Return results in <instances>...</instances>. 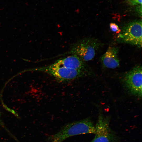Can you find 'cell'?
Segmentation results:
<instances>
[{
  "instance_id": "8992f818",
  "label": "cell",
  "mask_w": 142,
  "mask_h": 142,
  "mask_svg": "<svg viewBox=\"0 0 142 142\" xmlns=\"http://www.w3.org/2000/svg\"><path fill=\"white\" fill-rule=\"evenodd\" d=\"M142 67L137 65L124 76L122 82L125 88L131 95L141 98L142 92Z\"/></svg>"
},
{
  "instance_id": "30bf717a",
  "label": "cell",
  "mask_w": 142,
  "mask_h": 142,
  "mask_svg": "<svg viewBox=\"0 0 142 142\" xmlns=\"http://www.w3.org/2000/svg\"><path fill=\"white\" fill-rule=\"evenodd\" d=\"M127 3L131 6H142V0H127Z\"/></svg>"
},
{
  "instance_id": "7a4b0ae2",
  "label": "cell",
  "mask_w": 142,
  "mask_h": 142,
  "mask_svg": "<svg viewBox=\"0 0 142 142\" xmlns=\"http://www.w3.org/2000/svg\"><path fill=\"white\" fill-rule=\"evenodd\" d=\"M97 39L86 37L79 40L73 44L68 51L61 55L74 54L79 57L84 61L93 59L101 45Z\"/></svg>"
},
{
  "instance_id": "9c48e42d",
  "label": "cell",
  "mask_w": 142,
  "mask_h": 142,
  "mask_svg": "<svg viewBox=\"0 0 142 142\" xmlns=\"http://www.w3.org/2000/svg\"><path fill=\"white\" fill-rule=\"evenodd\" d=\"M109 26L110 29L112 31L119 34L121 32V29L118 25L115 23H111Z\"/></svg>"
},
{
  "instance_id": "5b68a950",
  "label": "cell",
  "mask_w": 142,
  "mask_h": 142,
  "mask_svg": "<svg viewBox=\"0 0 142 142\" xmlns=\"http://www.w3.org/2000/svg\"><path fill=\"white\" fill-rule=\"evenodd\" d=\"M110 117L100 113L95 126L96 133L90 142H118L119 137L110 126Z\"/></svg>"
},
{
  "instance_id": "6da1fadb",
  "label": "cell",
  "mask_w": 142,
  "mask_h": 142,
  "mask_svg": "<svg viewBox=\"0 0 142 142\" xmlns=\"http://www.w3.org/2000/svg\"><path fill=\"white\" fill-rule=\"evenodd\" d=\"M96 133L94 125L89 118L68 123L57 132L50 136L48 142H63L72 136L82 134Z\"/></svg>"
},
{
  "instance_id": "8fae6325",
  "label": "cell",
  "mask_w": 142,
  "mask_h": 142,
  "mask_svg": "<svg viewBox=\"0 0 142 142\" xmlns=\"http://www.w3.org/2000/svg\"><path fill=\"white\" fill-rule=\"evenodd\" d=\"M1 116V112H0V122L1 121V118H0Z\"/></svg>"
},
{
  "instance_id": "ba28073f",
  "label": "cell",
  "mask_w": 142,
  "mask_h": 142,
  "mask_svg": "<svg viewBox=\"0 0 142 142\" xmlns=\"http://www.w3.org/2000/svg\"><path fill=\"white\" fill-rule=\"evenodd\" d=\"M118 52V49L117 47H109L100 58L103 66L110 69H114L118 67L120 65Z\"/></svg>"
},
{
  "instance_id": "3957f363",
  "label": "cell",
  "mask_w": 142,
  "mask_h": 142,
  "mask_svg": "<svg viewBox=\"0 0 142 142\" xmlns=\"http://www.w3.org/2000/svg\"><path fill=\"white\" fill-rule=\"evenodd\" d=\"M34 70L47 73L61 82L72 80L87 74L88 70L74 69L60 66L53 63Z\"/></svg>"
},
{
  "instance_id": "52a82bcc",
  "label": "cell",
  "mask_w": 142,
  "mask_h": 142,
  "mask_svg": "<svg viewBox=\"0 0 142 142\" xmlns=\"http://www.w3.org/2000/svg\"><path fill=\"white\" fill-rule=\"evenodd\" d=\"M84 61L78 56L74 54L56 60L53 63L57 65L71 69L87 70Z\"/></svg>"
},
{
  "instance_id": "277c9868",
  "label": "cell",
  "mask_w": 142,
  "mask_h": 142,
  "mask_svg": "<svg viewBox=\"0 0 142 142\" xmlns=\"http://www.w3.org/2000/svg\"><path fill=\"white\" fill-rule=\"evenodd\" d=\"M142 20L129 22L122 27L118 39L121 42L129 43L139 47L142 46Z\"/></svg>"
}]
</instances>
